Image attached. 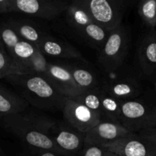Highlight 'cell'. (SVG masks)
Instances as JSON below:
<instances>
[{
    "label": "cell",
    "instance_id": "cell-1",
    "mask_svg": "<svg viewBox=\"0 0 156 156\" xmlns=\"http://www.w3.org/2000/svg\"><path fill=\"white\" fill-rule=\"evenodd\" d=\"M5 79L17 88L19 95L28 105L43 111H62L68 98L52 86L47 79L38 75H12Z\"/></svg>",
    "mask_w": 156,
    "mask_h": 156
},
{
    "label": "cell",
    "instance_id": "cell-2",
    "mask_svg": "<svg viewBox=\"0 0 156 156\" xmlns=\"http://www.w3.org/2000/svg\"><path fill=\"white\" fill-rule=\"evenodd\" d=\"M4 128L27 145L37 149L59 152L51 137L45 133V117L14 114L1 119Z\"/></svg>",
    "mask_w": 156,
    "mask_h": 156
},
{
    "label": "cell",
    "instance_id": "cell-3",
    "mask_svg": "<svg viewBox=\"0 0 156 156\" xmlns=\"http://www.w3.org/2000/svg\"><path fill=\"white\" fill-rule=\"evenodd\" d=\"M129 44V35L124 26L121 24L110 31L98 54L99 63L108 74L117 71L123 65L127 55Z\"/></svg>",
    "mask_w": 156,
    "mask_h": 156
},
{
    "label": "cell",
    "instance_id": "cell-4",
    "mask_svg": "<svg viewBox=\"0 0 156 156\" xmlns=\"http://www.w3.org/2000/svg\"><path fill=\"white\" fill-rule=\"evenodd\" d=\"M120 124L133 133L156 127V106L138 98L123 101Z\"/></svg>",
    "mask_w": 156,
    "mask_h": 156
},
{
    "label": "cell",
    "instance_id": "cell-5",
    "mask_svg": "<svg viewBox=\"0 0 156 156\" xmlns=\"http://www.w3.org/2000/svg\"><path fill=\"white\" fill-rule=\"evenodd\" d=\"M93 21L108 31L121 25L126 10L123 0H85Z\"/></svg>",
    "mask_w": 156,
    "mask_h": 156
},
{
    "label": "cell",
    "instance_id": "cell-6",
    "mask_svg": "<svg viewBox=\"0 0 156 156\" xmlns=\"http://www.w3.org/2000/svg\"><path fill=\"white\" fill-rule=\"evenodd\" d=\"M62 111L67 124L83 134L101 120L100 114L87 108L76 98H68Z\"/></svg>",
    "mask_w": 156,
    "mask_h": 156
},
{
    "label": "cell",
    "instance_id": "cell-7",
    "mask_svg": "<svg viewBox=\"0 0 156 156\" xmlns=\"http://www.w3.org/2000/svg\"><path fill=\"white\" fill-rule=\"evenodd\" d=\"M15 12L44 19H54L66 12L69 3L60 0H13Z\"/></svg>",
    "mask_w": 156,
    "mask_h": 156
},
{
    "label": "cell",
    "instance_id": "cell-8",
    "mask_svg": "<svg viewBox=\"0 0 156 156\" xmlns=\"http://www.w3.org/2000/svg\"><path fill=\"white\" fill-rule=\"evenodd\" d=\"M119 156H156V143L130 133L114 143L104 146Z\"/></svg>",
    "mask_w": 156,
    "mask_h": 156
},
{
    "label": "cell",
    "instance_id": "cell-9",
    "mask_svg": "<svg viewBox=\"0 0 156 156\" xmlns=\"http://www.w3.org/2000/svg\"><path fill=\"white\" fill-rule=\"evenodd\" d=\"M129 133L120 123L108 120H101L85 134L84 143L104 146L127 136Z\"/></svg>",
    "mask_w": 156,
    "mask_h": 156
},
{
    "label": "cell",
    "instance_id": "cell-10",
    "mask_svg": "<svg viewBox=\"0 0 156 156\" xmlns=\"http://www.w3.org/2000/svg\"><path fill=\"white\" fill-rule=\"evenodd\" d=\"M44 78L66 98L77 97L83 93V91L74 82L71 73L65 65L48 62Z\"/></svg>",
    "mask_w": 156,
    "mask_h": 156
},
{
    "label": "cell",
    "instance_id": "cell-11",
    "mask_svg": "<svg viewBox=\"0 0 156 156\" xmlns=\"http://www.w3.org/2000/svg\"><path fill=\"white\" fill-rule=\"evenodd\" d=\"M100 86L111 96L123 102L138 98L142 93L140 82L130 76L108 79Z\"/></svg>",
    "mask_w": 156,
    "mask_h": 156
},
{
    "label": "cell",
    "instance_id": "cell-12",
    "mask_svg": "<svg viewBox=\"0 0 156 156\" xmlns=\"http://www.w3.org/2000/svg\"><path fill=\"white\" fill-rule=\"evenodd\" d=\"M69 126V125H68ZM50 136L54 141L60 152L74 153L84 146L85 134L73 129L70 126H58L57 122L52 127Z\"/></svg>",
    "mask_w": 156,
    "mask_h": 156
},
{
    "label": "cell",
    "instance_id": "cell-13",
    "mask_svg": "<svg viewBox=\"0 0 156 156\" xmlns=\"http://www.w3.org/2000/svg\"><path fill=\"white\" fill-rule=\"evenodd\" d=\"M140 68L146 76L156 73V30L150 28L140 43L138 50Z\"/></svg>",
    "mask_w": 156,
    "mask_h": 156
},
{
    "label": "cell",
    "instance_id": "cell-14",
    "mask_svg": "<svg viewBox=\"0 0 156 156\" xmlns=\"http://www.w3.org/2000/svg\"><path fill=\"white\" fill-rule=\"evenodd\" d=\"M44 55L62 59H77L85 60L79 50L70 44L46 35L37 46Z\"/></svg>",
    "mask_w": 156,
    "mask_h": 156
},
{
    "label": "cell",
    "instance_id": "cell-15",
    "mask_svg": "<svg viewBox=\"0 0 156 156\" xmlns=\"http://www.w3.org/2000/svg\"><path fill=\"white\" fill-rule=\"evenodd\" d=\"M27 106V102L19 94L0 84V120L11 114L23 113Z\"/></svg>",
    "mask_w": 156,
    "mask_h": 156
},
{
    "label": "cell",
    "instance_id": "cell-16",
    "mask_svg": "<svg viewBox=\"0 0 156 156\" xmlns=\"http://www.w3.org/2000/svg\"><path fill=\"white\" fill-rule=\"evenodd\" d=\"M66 18L69 24L78 33L91 23L94 22L87 7L85 0H76L69 5L66 9Z\"/></svg>",
    "mask_w": 156,
    "mask_h": 156
},
{
    "label": "cell",
    "instance_id": "cell-17",
    "mask_svg": "<svg viewBox=\"0 0 156 156\" xmlns=\"http://www.w3.org/2000/svg\"><path fill=\"white\" fill-rule=\"evenodd\" d=\"M98 93L100 101V114L101 120H108L120 123L123 101L108 94L100 85L98 88Z\"/></svg>",
    "mask_w": 156,
    "mask_h": 156
},
{
    "label": "cell",
    "instance_id": "cell-18",
    "mask_svg": "<svg viewBox=\"0 0 156 156\" xmlns=\"http://www.w3.org/2000/svg\"><path fill=\"white\" fill-rule=\"evenodd\" d=\"M37 48V46L21 39L13 49L12 53L9 55L19 69L21 74L27 73L29 62Z\"/></svg>",
    "mask_w": 156,
    "mask_h": 156
},
{
    "label": "cell",
    "instance_id": "cell-19",
    "mask_svg": "<svg viewBox=\"0 0 156 156\" xmlns=\"http://www.w3.org/2000/svg\"><path fill=\"white\" fill-rule=\"evenodd\" d=\"M12 27L15 30L21 40L38 46L44 37L46 36L35 24L24 21H9Z\"/></svg>",
    "mask_w": 156,
    "mask_h": 156
},
{
    "label": "cell",
    "instance_id": "cell-20",
    "mask_svg": "<svg viewBox=\"0 0 156 156\" xmlns=\"http://www.w3.org/2000/svg\"><path fill=\"white\" fill-rule=\"evenodd\" d=\"M65 66L71 73L74 82L83 91V92L97 88L100 85L96 76L90 70L84 67L73 65Z\"/></svg>",
    "mask_w": 156,
    "mask_h": 156
},
{
    "label": "cell",
    "instance_id": "cell-21",
    "mask_svg": "<svg viewBox=\"0 0 156 156\" xmlns=\"http://www.w3.org/2000/svg\"><path fill=\"white\" fill-rule=\"evenodd\" d=\"M110 31L95 22H92L84 27L79 34L82 35L93 47L100 50L105 44Z\"/></svg>",
    "mask_w": 156,
    "mask_h": 156
},
{
    "label": "cell",
    "instance_id": "cell-22",
    "mask_svg": "<svg viewBox=\"0 0 156 156\" xmlns=\"http://www.w3.org/2000/svg\"><path fill=\"white\" fill-rule=\"evenodd\" d=\"M139 15L150 28L156 27V0H143L138 6Z\"/></svg>",
    "mask_w": 156,
    "mask_h": 156
},
{
    "label": "cell",
    "instance_id": "cell-23",
    "mask_svg": "<svg viewBox=\"0 0 156 156\" xmlns=\"http://www.w3.org/2000/svg\"><path fill=\"white\" fill-rule=\"evenodd\" d=\"M0 36L6 51L10 55L21 38L9 22L0 24Z\"/></svg>",
    "mask_w": 156,
    "mask_h": 156
},
{
    "label": "cell",
    "instance_id": "cell-24",
    "mask_svg": "<svg viewBox=\"0 0 156 156\" xmlns=\"http://www.w3.org/2000/svg\"><path fill=\"white\" fill-rule=\"evenodd\" d=\"M21 74L5 47H0V79H6L12 75Z\"/></svg>",
    "mask_w": 156,
    "mask_h": 156
},
{
    "label": "cell",
    "instance_id": "cell-25",
    "mask_svg": "<svg viewBox=\"0 0 156 156\" xmlns=\"http://www.w3.org/2000/svg\"><path fill=\"white\" fill-rule=\"evenodd\" d=\"M82 156H119L105 146L84 144Z\"/></svg>",
    "mask_w": 156,
    "mask_h": 156
},
{
    "label": "cell",
    "instance_id": "cell-26",
    "mask_svg": "<svg viewBox=\"0 0 156 156\" xmlns=\"http://www.w3.org/2000/svg\"><path fill=\"white\" fill-rule=\"evenodd\" d=\"M15 12L13 0H0V13Z\"/></svg>",
    "mask_w": 156,
    "mask_h": 156
},
{
    "label": "cell",
    "instance_id": "cell-27",
    "mask_svg": "<svg viewBox=\"0 0 156 156\" xmlns=\"http://www.w3.org/2000/svg\"><path fill=\"white\" fill-rule=\"evenodd\" d=\"M138 134L143 138L156 143V127L141 131V132L138 133Z\"/></svg>",
    "mask_w": 156,
    "mask_h": 156
},
{
    "label": "cell",
    "instance_id": "cell-28",
    "mask_svg": "<svg viewBox=\"0 0 156 156\" xmlns=\"http://www.w3.org/2000/svg\"><path fill=\"white\" fill-rule=\"evenodd\" d=\"M39 156H56V155H55L54 153H53L52 152H50V151H47V152H44V153H42Z\"/></svg>",
    "mask_w": 156,
    "mask_h": 156
},
{
    "label": "cell",
    "instance_id": "cell-29",
    "mask_svg": "<svg viewBox=\"0 0 156 156\" xmlns=\"http://www.w3.org/2000/svg\"><path fill=\"white\" fill-rule=\"evenodd\" d=\"M3 44L2 42V40H1V36H0V47H3Z\"/></svg>",
    "mask_w": 156,
    "mask_h": 156
},
{
    "label": "cell",
    "instance_id": "cell-30",
    "mask_svg": "<svg viewBox=\"0 0 156 156\" xmlns=\"http://www.w3.org/2000/svg\"><path fill=\"white\" fill-rule=\"evenodd\" d=\"M155 91H156V82H155Z\"/></svg>",
    "mask_w": 156,
    "mask_h": 156
}]
</instances>
